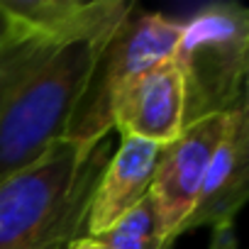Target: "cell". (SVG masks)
<instances>
[{
  "instance_id": "9",
  "label": "cell",
  "mask_w": 249,
  "mask_h": 249,
  "mask_svg": "<svg viewBox=\"0 0 249 249\" xmlns=\"http://www.w3.org/2000/svg\"><path fill=\"white\" fill-rule=\"evenodd\" d=\"M107 249H169L171 242H166L161 230L159 210L147 196L142 203H137L127 215H122L105 234L95 237Z\"/></svg>"
},
{
  "instance_id": "1",
  "label": "cell",
  "mask_w": 249,
  "mask_h": 249,
  "mask_svg": "<svg viewBox=\"0 0 249 249\" xmlns=\"http://www.w3.org/2000/svg\"><path fill=\"white\" fill-rule=\"evenodd\" d=\"M132 10L135 3L117 0L83 30L32 35L0 54V178L64 140L100 49Z\"/></svg>"
},
{
  "instance_id": "10",
  "label": "cell",
  "mask_w": 249,
  "mask_h": 249,
  "mask_svg": "<svg viewBox=\"0 0 249 249\" xmlns=\"http://www.w3.org/2000/svg\"><path fill=\"white\" fill-rule=\"evenodd\" d=\"M35 32L27 30L5 5H3V0H0V54H3L5 49L15 47L18 42H25L27 37H32Z\"/></svg>"
},
{
  "instance_id": "8",
  "label": "cell",
  "mask_w": 249,
  "mask_h": 249,
  "mask_svg": "<svg viewBox=\"0 0 249 249\" xmlns=\"http://www.w3.org/2000/svg\"><path fill=\"white\" fill-rule=\"evenodd\" d=\"M159 144L122 137L120 149L105 161L86 213V237L105 234L122 215L149 196L152 178L161 157Z\"/></svg>"
},
{
  "instance_id": "3",
  "label": "cell",
  "mask_w": 249,
  "mask_h": 249,
  "mask_svg": "<svg viewBox=\"0 0 249 249\" xmlns=\"http://www.w3.org/2000/svg\"><path fill=\"white\" fill-rule=\"evenodd\" d=\"M171 61L183 83V127L247 107L249 13L237 3L200 8L183 22Z\"/></svg>"
},
{
  "instance_id": "5",
  "label": "cell",
  "mask_w": 249,
  "mask_h": 249,
  "mask_svg": "<svg viewBox=\"0 0 249 249\" xmlns=\"http://www.w3.org/2000/svg\"><path fill=\"white\" fill-rule=\"evenodd\" d=\"M230 115H208L181 130L161 149L149 196L159 210L166 242H174L178 227L191 215L215 149L220 147Z\"/></svg>"
},
{
  "instance_id": "7",
  "label": "cell",
  "mask_w": 249,
  "mask_h": 249,
  "mask_svg": "<svg viewBox=\"0 0 249 249\" xmlns=\"http://www.w3.org/2000/svg\"><path fill=\"white\" fill-rule=\"evenodd\" d=\"M112 127L122 137H137L159 147L183 130V83L171 59L142 73L115 105Z\"/></svg>"
},
{
  "instance_id": "2",
  "label": "cell",
  "mask_w": 249,
  "mask_h": 249,
  "mask_svg": "<svg viewBox=\"0 0 249 249\" xmlns=\"http://www.w3.org/2000/svg\"><path fill=\"white\" fill-rule=\"evenodd\" d=\"M107 159L61 140L30 166L0 178V249H64L86 222Z\"/></svg>"
},
{
  "instance_id": "6",
  "label": "cell",
  "mask_w": 249,
  "mask_h": 249,
  "mask_svg": "<svg viewBox=\"0 0 249 249\" xmlns=\"http://www.w3.org/2000/svg\"><path fill=\"white\" fill-rule=\"evenodd\" d=\"M249 196V120L247 107L230 112V122L220 147L213 154L203 178L198 200L191 215L178 227V234L196 227H232L237 210ZM176 234V237H178Z\"/></svg>"
},
{
  "instance_id": "4",
  "label": "cell",
  "mask_w": 249,
  "mask_h": 249,
  "mask_svg": "<svg viewBox=\"0 0 249 249\" xmlns=\"http://www.w3.org/2000/svg\"><path fill=\"white\" fill-rule=\"evenodd\" d=\"M183 22L159 13H142L137 5L100 49L86 88L71 112L64 140L98 147L112 130V112L122 93L142 73L171 59Z\"/></svg>"
},
{
  "instance_id": "12",
  "label": "cell",
  "mask_w": 249,
  "mask_h": 249,
  "mask_svg": "<svg viewBox=\"0 0 249 249\" xmlns=\"http://www.w3.org/2000/svg\"><path fill=\"white\" fill-rule=\"evenodd\" d=\"M66 249H105V247H103V242H98V239H93V237H78V239H73Z\"/></svg>"
},
{
  "instance_id": "11",
  "label": "cell",
  "mask_w": 249,
  "mask_h": 249,
  "mask_svg": "<svg viewBox=\"0 0 249 249\" xmlns=\"http://www.w3.org/2000/svg\"><path fill=\"white\" fill-rule=\"evenodd\" d=\"M210 249H234V234H232V227L215 230V239H213V247H210Z\"/></svg>"
}]
</instances>
